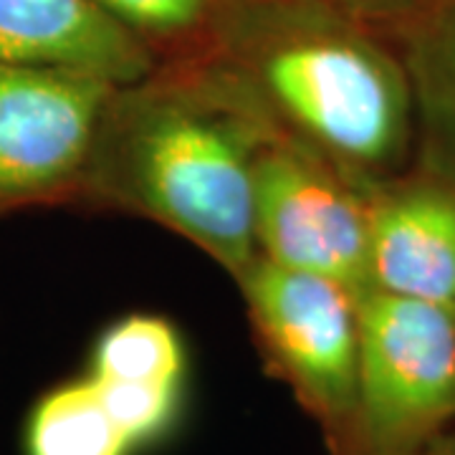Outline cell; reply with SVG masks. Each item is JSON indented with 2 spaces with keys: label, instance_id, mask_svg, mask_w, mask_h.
I'll use <instances>...</instances> for the list:
<instances>
[{
  "label": "cell",
  "instance_id": "cell-1",
  "mask_svg": "<svg viewBox=\"0 0 455 455\" xmlns=\"http://www.w3.org/2000/svg\"><path fill=\"white\" fill-rule=\"evenodd\" d=\"M268 122L218 61L157 64L112 92L82 211L147 218L235 281L259 256L253 167Z\"/></svg>",
  "mask_w": 455,
  "mask_h": 455
},
{
  "label": "cell",
  "instance_id": "cell-2",
  "mask_svg": "<svg viewBox=\"0 0 455 455\" xmlns=\"http://www.w3.org/2000/svg\"><path fill=\"white\" fill-rule=\"evenodd\" d=\"M212 61L268 119L331 163L364 196L415 164V99L405 61L339 18L248 8Z\"/></svg>",
  "mask_w": 455,
  "mask_h": 455
},
{
  "label": "cell",
  "instance_id": "cell-3",
  "mask_svg": "<svg viewBox=\"0 0 455 455\" xmlns=\"http://www.w3.org/2000/svg\"><path fill=\"white\" fill-rule=\"evenodd\" d=\"M235 283L266 370L319 425L329 453H357V293L334 278L263 256H256Z\"/></svg>",
  "mask_w": 455,
  "mask_h": 455
},
{
  "label": "cell",
  "instance_id": "cell-4",
  "mask_svg": "<svg viewBox=\"0 0 455 455\" xmlns=\"http://www.w3.org/2000/svg\"><path fill=\"white\" fill-rule=\"evenodd\" d=\"M359 304V435L355 455H385L455 420V319L367 289Z\"/></svg>",
  "mask_w": 455,
  "mask_h": 455
},
{
  "label": "cell",
  "instance_id": "cell-5",
  "mask_svg": "<svg viewBox=\"0 0 455 455\" xmlns=\"http://www.w3.org/2000/svg\"><path fill=\"white\" fill-rule=\"evenodd\" d=\"M116 84L0 61V215L82 211L99 124Z\"/></svg>",
  "mask_w": 455,
  "mask_h": 455
},
{
  "label": "cell",
  "instance_id": "cell-6",
  "mask_svg": "<svg viewBox=\"0 0 455 455\" xmlns=\"http://www.w3.org/2000/svg\"><path fill=\"white\" fill-rule=\"evenodd\" d=\"M253 226L263 259L370 289L367 196L274 122L256 152Z\"/></svg>",
  "mask_w": 455,
  "mask_h": 455
},
{
  "label": "cell",
  "instance_id": "cell-7",
  "mask_svg": "<svg viewBox=\"0 0 455 455\" xmlns=\"http://www.w3.org/2000/svg\"><path fill=\"white\" fill-rule=\"evenodd\" d=\"M370 289L455 319V185L418 167L367 193Z\"/></svg>",
  "mask_w": 455,
  "mask_h": 455
},
{
  "label": "cell",
  "instance_id": "cell-8",
  "mask_svg": "<svg viewBox=\"0 0 455 455\" xmlns=\"http://www.w3.org/2000/svg\"><path fill=\"white\" fill-rule=\"evenodd\" d=\"M0 61L132 84L157 56L94 0H0Z\"/></svg>",
  "mask_w": 455,
  "mask_h": 455
},
{
  "label": "cell",
  "instance_id": "cell-9",
  "mask_svg": "<svg viewBox=\"0 0 455 455\" xmlns=\"http://www.w3.org/2000/svg\"><path fill=\"white\" fill-rule=\"evenodd\" d=\"M415 99V164L455 185V0H430L403 59Z\"/></svg>",
  "mask_w": 455,
  "mask_h": 455
},
{
  "label": "cell",
  "instance_id": "cell-10",
  "mask_svg": "<svg viewBox=\"0 0 455 455\" xmlns=\"http://www.w3.org/2000/svg\"><path fill=\"white\" fill-rule=\"evenodd\" d=\"M137 451L89 374L49 390L31 410L28 455H132Z\"/></svg>",
  "mask_w": 455,
  "mask_h": 455
},
{
  "label": "cell",
  "instance_id": "cell-11",
  "mask_svg": "<svg viewBox=\"0 0 455 455\" xmlns=\"http://www.w3.org/2000/svg\"><path fill=\"white\" fill-rule=\"evenodd\" d=\"M86 374L101 382L182 392L185 347L164 316L132 314L99 337Z\"/></svg>",
  "mask_w": 455,
  "mask_h": 455
},
{
  "label": "cell",
  "instance_id": "cell-12",
  "mask_svg": "<svg viewBox=\"0 0 455 455\" xmlns=\"http://www.w3.org/2000/svg\"><path fill=\"white\" fill-rule=\"evenodd\" d=\"M101 11L149 46L152 41H178L197 33L212 11V0H94ZM152 49V46H149ZM155 53V51H152Z\"/></svg>",
  "mask_w": 455,
  "mask_h": 455
},
{
  "label": "cell",
  "instance_id": "cell-13",
  "mask_svg": "<svg viewBox=\"0 0 455 455\" xmlns=\"http://www.w3.org/2000/svg\"><path fill=\"white\" fill-rule=\"evenodd\" d=\"M385 455H455V420L445 427H440L438 433L427 435V438Z\"/></svg>",
  "mask_w": 455,
  "mask_h": 455
},
{
  "label": "cell",
  "instance_id": "cell-14",
  "mask_svg": "<svg viewBox=\"0 0 455 455\" xmlns=\"http://www.w3.org/2000/svg\"><path fill=\"white\" fill-rule=\"evenodd\" d=\"M349 3H355L357 8L362 11H367V13H379V16H403V13H415V16H420L425 8H427V3L430 0H349Z\"/></svg>",
  "mask_w": 455,
  "mask_h": 455
}]
</instances>
